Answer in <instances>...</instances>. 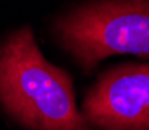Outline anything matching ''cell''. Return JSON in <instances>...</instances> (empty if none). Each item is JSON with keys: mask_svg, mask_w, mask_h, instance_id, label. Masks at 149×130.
I'll return each instance as SVG.
<instances>
[{"mask_svg": "<svg viewBox=\"0 0 149 130\" xmlns=\"http://www.w3.org/2000/svg\"><path fill=\"white\" fill-rule=\"evenodd\" d=\"M68 50L85 67L115 54L149 56V0H108L74 11L58 22Z\"/></svg>", "mask_w": 149, "mask_h": 130, "instance_id": "cell-2", "label": "cell"}, {"mask_svg": "<svg viewBox=\"0 0 149 130\" xmlns=\"http://www.w3.org/2000/svg\"><path fill=\"white\" fill-rule=\"evenodd\" d=\"M88 122L104 130H149V64L116 67L85 97Z\"/></svg>", "mask_w": 149, "mask_h": 130, "instance_id": "cell-3", "label": "cell"}, {"mask_svg": "<svg viewBox=\"0 0 149 130\" xmlns=\"http://www.w3.org/2000/svg\"><path fill=\"white\" fill-rule=\"evenodd\" d=\"M0 100L33 130H90L71 79L46 61L27 27L0 47Z\"/></svg>", "mask_w": 149, "mask_h": 130, "instance_id": "cell-1", "label": "cell"}]
</instances>
